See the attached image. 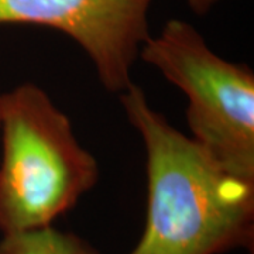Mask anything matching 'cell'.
I'll use <instances>...</instances> for the list:
<instances>
[{"mask_svg":"<svg viewBox=\"0 0 254 254\" xmlns=\"http://www.w3.org/2000/svg\"><path fill=\"white\" fill-rule=\"evenodd\" d=\"M190 7L198 14H205L215 3L216 0H187Z\"/></svg>","mask_w":254,"mask_h":254,"instance_id":"cell-6","label":"cell"},{"mask_svg":"<svg viewBox=\"0 0 254 254\" xmlns=\"http://www.w3.org/2000/svg\"><path fill=\"white\" fill-rule=\"evenodd\" d=\"M140 57L188 98L192 137L226 171L254 182V73L213 53L185 21L171 20Z\"/></svg>","mask_w":254,"mask_h":254,"instance_id":"cell-3","label":"cell"},{"mask_svg":"<svg viewBox=\"0 0 254 254\" xmlns=\"http://www.w3.org/2000/svg\"><path fill=\"white\" fill-rule=\"evenodd\" d=\"M151 0H0V24H34L65 33L89 55L109 92L128 89L131 68L150 38Z\"/></svg>","mask_w":254,"mask_h":254,"instance_id":"cell-4","label":"cell"},{"mask_svg":"<svg viewBox=\"0 0 254 254\" xmlns=\"http://www.w3.org/2000/svg\"><path fill=\"white\" fill-rule=\"evenodd\" d=\"M143 138L147 218L130 254H222L252 249L254 182L237 178L154 110L137 85L120 93Z\"/></svg>","mask_w":254,"mask_h":254,"instance_id":"cell-1","label":"cell"},{"mask_svg":"<svg viewBox=\"0 0 254 254\" xmlns=\"http://www.w3.org/2000/svg\"><path fill=\"white\" fill-rule=\"evenodd\" d=\"M0 128L3 235L51 226L99 180L98 163L78 143L69 118L34 83L0 95Z\"/></svg>","mask_w":254,"mask_h":254,"instance_id":"cell-2","label":"cell"},{"mask_svg":"<svg viewBox=\"0 0 254 254\" xmlns=\"http://www.w3.org/2000/svg\"><path fill=\"white\" fill-rule=\"evenodd\" d=\"M0 254H99L89 243L53 226L3 235Z\"/></svg>","mask_w":254,"mask_h":254,"instance_id":"cell-5","label":"cell"}]
</instances>
